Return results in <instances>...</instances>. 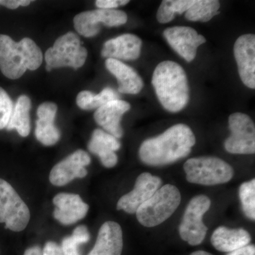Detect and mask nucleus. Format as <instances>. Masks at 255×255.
<instances>
[{"instance_id":"f257e3e1","label":"nucleus","mask_w":255,"mask_h":255,"mask_svg":"<svg viewBox=\"0 0 255 255\" xmlns=\"http://www.w3.org/2000/svg\"><path fill=\"white\" fill-rule=\"evenodd\" d=\"M196 143V137L185 124H176L158 136L145 140L139 149V157L144 164L163 166L187 157Z\"/></svg>"},{"instance_id":"f03ea898","label":"nucleus","mask_w":255,"mask_h":255,"mask_svg":"<svg viewBox=\"0 0 255 255\" xmlns=\"http://www.w3.org/2000/svg\"><path fill=\"white\" fill-rule=\"evenodd\" d=\"M152 85L159 102L167 112L177 113L189 103L187 75L175 62L165 60L158 64L152 75Z\"/></svg>"},{"instance_id":"7ed1b4c3","label":"nucleus","mask_w":255,"mask_h":255,"mask_svg":"<svg viewBox=\"0 0 255 255\" xmlns=\"http://www.w3.org/2000/svg\"><path fill=\"white\" fill-rule=\"evenodd\" d=\"M43 61L39 47L31 38L15 42L6 35H0V70L6 78L16 80L26 70H35Z\"/></svg>"},{"instance_id":"20e7f679","label":"nucleus","mask_w":255,"mask_h":255,"mask_svg":"<svg viewBox=\"0 0 255 255\" xmlns=\"http://www.w3.org/2000/svg\"><path fill=\"white\" fill-rule=\"evenodd\" d=\"M180 202L179 189L172 184H166L138 208L135 213L137 221L145 227L158 226L175 212Z\"/></svg>"},{"instance_id":"39448f33","label":"nucleus","mask_w":255,"mask_h":255,"mask_svg":"<svg viewBox=\"0 0 255 255\" xmlns=\"http://www.w3.org/2000/svg\"><path fill=\"white\" fill-rule=\"evenodd\" d=\"M188 182L212 186L229 182L234 175L233 167L216 157H200L188 159L184 165Z\"/></svg>"},{"instance_id":"423d86ee","label":"nucleus","mask_w":255,"mask_h":255,"mask_svg":"<svg viewBox=\"0 0 255 255\" xmlns=\"http://www.w3.org/2000/svg\"><path fill=\"white\" fill-rule=\"evenodd\" d=\"M87 50L82 46L80 38L73 32H68L55 41L45 54L46 69L71 67L81 68L86 61Z\"/></svg>"},{"instance_id":"0eeeda50","label":"nucleus","mask_w":255,"mask_h":255,"mask_svg":"<svg viewBox=\"0 0 255 255\" xmlns=\"http://www.w3.org/2000/svg\"><path fill=\"white\" fill-rule=\"evenodd\" d=\"M30 211L14 188L0 179V223L14 232H20L27 226Z\"/></svg>"},{"instance_id":"6e6552de","label":"nucleus","mask_w":255,"mask_h":255,"mask_svg":"<svg viewBox=\"0 0 255 255\" xmlns=\"http://www.w3.org/2000/svg\"><path fill=\"white\" fill-rule=\"evenodd\" d=\"M211 204L208 196L199 195L193 198L187 206L179 232L183 241L191 246H199L206 237L208 228L203 223L202 219Z\"/></svg>"},{"instance_id":"1a4fd4ad","label":"nucleus","mask_w":255,"mask_h":255,"mask_svg":"<svg viewBox=\"0 0 255 255\" xmlns=\"http://www.w3.org/2000/svg\"><path fill=\"white\" fill-rule=\"evenodd\" d=\"M228 123L231 134L225 141L226 151L232 154H255V127L251 117L237 112L230 116Z\"/></svg>"},{"instance_id":"9d476101","label":"nucleus","mask_w":255,"mask_h":255,"mask_svg":"<svg viewBox=\"0 0 255 255\" xmlns=\"http://www.w3.org/2000/svg\"><path fill=\"white\" fill-rule=\"evenodd\" d=\"M127 20V14L122 10L97 9L75 16L74 25L82 36L92 37L98 34L101 23L109 27H114L125 24Z\"/></svg>"},{"instance_id":"9b49d317","label":"nucleus","mask_w":255,"mask_h":255,"mask_svg":"<svg viewBox=\"0 0 255 255\" xmlns=\"http://www.w3.org/2000/svg\"><path fill=\"white\" fill-rule=\"evenodd\" d=\"M163 36L172 49L188 63L194 60L197 48L206 41L205 37L188 26L167 28Z\"/></svg>"},{"instance_id":"f8f14e48","label":"nucleus","mask_w":255,"mask_h":255,"mask_svg":"<svg viewBox=\"0 0 255 255\" xmlns=\"http://www.w3.org/2000/svg\"><path fill=\"white\" fill-rule=\"evenodd\" d=\"M90 162V155L85 151H75L53 167L50 171V182L53 185L62 187L75 178L85 177L87 174L85 167Z\"/></svg>"},{"instance_id":"ddd939ff","label":"nucleus","mask_w":255,"mask_h":255,"mask_svg":"<svg viewBox=\"0 0 255 255\" xmlns=\"http://www.w3.org/2000/svg\"><path fill=\"white\" fill-rule=\"evenodd\" d=\"M162 184L160 178L144 172L137 178L135 187L125 194L117 203V209L124 210L128 214H135L138 208L159 189Z\"/></svg>"},{"instance_id":"4468645a","label":"nucleus","mask_w":255,"mask_h":255,"mask_svg":"<svg viewBox=\"0 0 255 255\" xmlns=\"http://www.w3.org/2000/svg\"><path fill=\"white\" fill-rule=\"evenodd\" d=\"M234 56L240 78L246 86L255 88V36H240L234 44Z\"/></svg>"},{"instance_id":"2eb2a0df","label":"nucleus","mask_w":255,"mask_h":255,"mask_svg":"<svg viewBox=\"0 0 255 255\" xmlns=\"http://www.w3.org/2000/svg\"><path fill=\"white\" fill-rule=\"evenodd\" d=\"M53 216L63 225H72L86 216L89 206L78 194L60 193L53 199Z\"/></svg>"},{"instance_id":"dca6fc26","label":"nucleus","mask_w":255,"mask_h":255,"mask_svg":"<svg viewBox=\"0 0 255 255\" xmlns=\"http://www.w3.org/2000/svg\"><path fill=\"white\" fill-rule=\"evenodd\" d=\"M130 109V104L125 101L114 100L97 109L94 117L97 124L117 139L121 138L124 135L121 120L122 116Z\"/></svg>"},{"instance_id":"f3484780","label":"nucleus","mask_w":255,"mask_h":255,"mask_svg":"<svg viewBox=\"0 0 255 255\" xmlns=\"http://www.w3.org/2000/svg\"><path fill=\"white\" fill-rule=\"evenodd\" d=\"M142 43L138 36L126 33L106 42L102 55L112 59L135 60L140 57Z\"/></svg>"},{"instance_id":"a211bd4d","label":"nucleus","mask_w":255,"mask_h":255,"mask_svg":"<svg viewBox=\"0 0 255 255\" xmlns=\"http://www.w3.org/2000/svg\"><path fill=\"white\" fill-rule=\"evenodd\" d=\"M123 233L118 223L107 221L102 225L93 249L88 255H122Z\"/></svg>"},{"instance_id":"6ab92c4d","label":"nucleus","mask_w":255,"mask_h":255,"mask_svg":"<svg viewBox=\"0 0 255 255\" xmlns=\"http://www.w3.org/2000/svg\"><path fill=\"white\" fill-rule=\"evenodd\" d=\"M57 110L54 103L46 102L40 105L37 110L38 119L35 135L37 140L43 145H53L60 140V132L54 124Z\"/></svg>"},{"instance_id":"aec40b11","label":"nucleus","mask_w":255,"mask_h":255,"mask_svg":"<svg viewBox=\"0 0 255 255\" xmlns=\"http://www.w3.org/2000/svg\"><path fill=\"white\" fill-rule=\"evenodd\" d=\"M121 147L117 137L101 129H96L92 132L88 149L92 153L98 155L102 164L107 168L114 167L118 162L116 151Z\"/></svg>"},{"instance_id":"412c9836","label":"nucleus","mask_w":255,"mask_h":255,"mask_svg":"<svg viewBox=\"0 0 255 255\" xmlns=\"http://www.w3.org/2000/svg\"><path fill=\"white\" fill-rule=\"evenodd\" d=\"M105 65L107 70L117 78L120 93L137 95L143 88L142 78L128 65L112 58L106 60Z\"/></svg>"},{"instance_id":"4be33fe9","label":"nucleus","mask_w":255,"mask_h":255,"mask_svg":"<svg viewBox=\"0 0 255 255\" xmlns=\"http://www.w3.org/2000/svg\"><path fill=\"white\" fill-rule=\"evenodd\" d=\"M211 241L217 251L229 253L248 246L251 242V236L243 228L231 229L220 226L213 233Z\"/></svg>"},{"instance_id":"5701e85b","label":"nucleus","mask_w":255,"mask_h":255,"mask_svg":"<svg viewBox=\"0 0 255 255\" xmlns=\"http://www.w3.org/2000/svg\"><path fill=\"white\" fill-rule=\"evenodd\" d=\"M31 107V100L27 96H20L16 105L13 107L12 112L6 128L8 130L15 129L21 136H28L31 130L29 118Z\"/></svg>"},{"instance_id":"b1692460","label":"nucleus","mask_w":255,"mask_h":255,"mask_svg":"<svg viewBox=\"0 0 255 255\" xmlns=\"http://www.w3.org/2000/svg\"><path fill=\"white\" fill-rule=\"evenodd\" d=\"M119 100V96L110 87L104 89L98 95H95L90 91H83L77 97V105L84 110L99 109L109 102Z\"/></svg>"},{"instance_id":"393cba45","label":"nucleus","mask_w":255,"mask_h":255,"mask_svg":"<svg viewBox=\"0 0 255 255\" xmlns=\"http://www.w3.org/2000/svg\"><path fill=\"white\" fill-rule=\"evenodd\" d=\"M219 1L217 0H196L185 14L189 21L207 22L219 14Z\"/></svg>"},{"instance_id":"a878e982","label":"nucleus","mask_w":255,"mask_h":255,"mask_svg":"<svg viewBox=\"0 0 255 255\" xmlns=\"http://www.w3.org/2000/svg\"><path fill=\"white\" fill-rule=\"evenodd\" d=\"M194 1L195 0H164L157 10V21L161 23L170 22L176 14L187 12Z\"/></svg>"},{"instance_id":"bb28decb","label":"nucleus","mask_w":255,"mask_h":255,"mask_svg":"<svg viewBox=\"0 0 255 255\" xmlns=\"http://www.w3.org/2000/svg\"><path fill=\"white\" fill-rule=\"evenodd\" d=\"M90 235L85 226H78L72 236L64 238L62 250L64 255H80L79 246L90 241Z\"/></svg>"},{"instance_id":"cd10ccee","label":"nucleus","mask_w":255,"mask_h":255,"mask_svg":"<svg viewBox=\"0 0 255 255\" xmlns=\"http://www.w3.org/2000/svg\"><path fill=\"white\" fill-rule=\"evenodd\" d=\"M242 209L248 219H255V180L242 184L239 189Z\"/></svg>"},{"instance_id":"c85d7f7f","label":"nucleus","mask_w":255,"mask_h":255,"mask_svg":"<svg viewBox=\"0 0 255 255\" xmlns=\"http://www.w3.org/2000/svg\"><path fill=\"white\" fill-rule=\"evenodd\" d=\"M13 104L8 94L0 87V130L5 128L9 122Z\"/></svg>"},{"instance_id":"c756f323","label":"nucleus","mask_w":255,"mask_h":255,"mask_svg":"<svg viewBox=\"0 0 255 255\" xmlns=\"http://www.w3.org/2000/svg\"><path fill=\"white\" fill-rule=\"evenodd\" d=\"M128 2L129 1L127 0H97L96 1V6L99 9H114Z\"/></svg>"},{"instance_id":"7c9ffc66","label":"nucleus","mask_w":255,"mask_h":255,"mask_svg":"<svg viewBox=\"0 0 255 255\" xmlns=\"http://www.w3.org/2000/svg\"><path fill=\"white\" fill-rule=\"evenodd\" d=\"M43 255H64L61 246H58L55 242H48L43 250Z\"/></svg>"},{"instance_id":"2f4dec72","label":"nucleus","mask_w":255,"mask_h":255,"mask_svg":"<svg viewBox=\"0 0 255 255\" xmlns=\"http://www.w3.org/2000/svg\"><path fill=\"white\" fill-rule=\"evenodd\" d=\"M31 1L29 0H6V1H0V4L9 9H16L19 6H28L31 4Z\"/></svg>"},{"instance_id":"473e14b6","label":"nucleus","mask_w":255,"mask_h":255,"mask_svg":"<svg viewBox=\"0 0 255 255\" xmlns=\"http://www.w3.org/2000/svg\"><path fill=\"white\" fill-rule=\"evenodd\" d=\"M227 255H255V247L253 245H248L236 251L231 252Z\"/></svg>"},{"instance_id":"72a5a7b5","label":"nucleus","mask_w":255,"mask_h":255,"mask_svg":"<svg viewBox=\"0 0 255 255\" xmlns=\"http://www.w3.org/2000/svg\"><path fill=\"white\" fill-rule=\"evenodd\" d=\"M23 255H43V250L39 246H33L25 251Z\"/></svg>"},{"instance_id":"f704fd0d","label":"nucleus","mask_w":255,"mask_h":255,"mask_svg":"<svg viewBox=\"0 0 255 255\" xmlns=\"http://www.w3.org/2000/svg\"><path fill=\"white\" fill-rule=\"evenodd\" d=\"M190 255H213L211 253H207V252L199 251H196L194 253H191Z\"/></svg>"}]
</instances>
